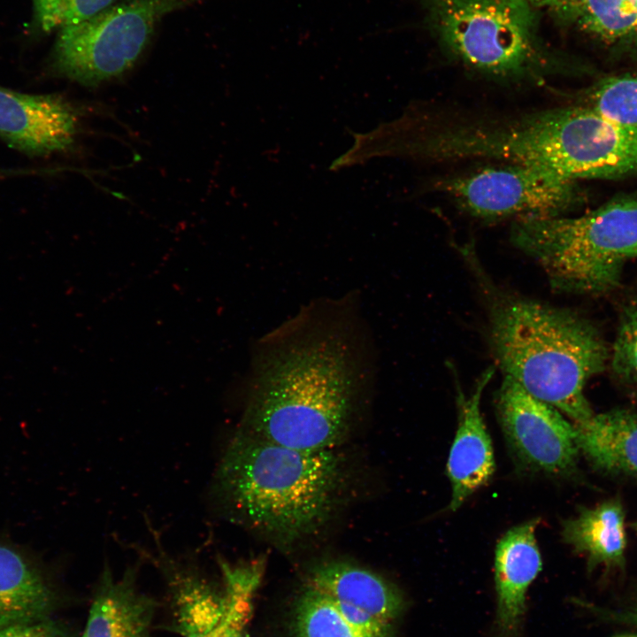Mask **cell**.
Instances as JSON below:
<instances>
[{"mask_svg":"<svg viewBox=\"0 0 637 637\" xmlns=\"http://www.w3.org/2000/svg\"><path fill=\"white\" fill-rule=\"evenodd\" d=\"M354 297L305 305L260 340L242 429L288 448L335 449L374 375Z\"/></svg>","mask_w":637,"mask_h":637,"instance_id":"cell-1","label":"cell"},{"mask_svg":"<svg viewBox=\"0 0 637 637\" xmlns=\"http://www.w3.org/2000/svg\"><path fill=\"white\" fill-rule=\"evenodd\" d=\"M343 481V460L335 449L288 448L240 428L219 460L209 495L219 513L284 547L325 526Z\"/></svg>","mask_w":637,"mask_h":637,"instance_id":"cell-2","label":"cell"},{"mask_svg":"<svg viewBox=\"0 0 637 637\" xmlns=\"http://www.w3.org/2000/svg\"><path fill=\"white\" fill-rule=\"evenodd\" d=\"M490 340L505 376L528 394L574 425L595 414L584 390L605 368L610 350L587 319L532 300L510 298L492 311Z\"/></svg>","mask_w":637,"mask_h":637,"instance_id":"cell-3","label":"cell"},{"mask_svg":"<svg viewBox=\"0 0 637 637\" xmlns=\"http://www.w3.org/2000/svg\"><path fill=\"white\" fill-rule=\"evenodd\" d=\"M510 239L552 286L580 294L614 289L637 259V197L623 196L579 216L515 221Z\"/></svg>","mask_w":637,"mask_h":637,"instance_id":"cell-4","label":"cell"},{"mask_svg":"<svg viewBox=\"0 0 637 637\" xmlns=\"http://www.w3.org/2000/svg\"><path fill=\"white\" fill-rule=\"evenodd\" d=\"M426 3L439 42L467 68L511 82H539L554 71L531 0Z\"/></svg>","mask_w":637,"mask_h":637,"instance_id":"cell-5","label":"cell"},{"mask_svg":"<svg viewBox=\"0 0 637 637\" xmlns=\"http://www.w3.org/2000/svg\"><path fill=\"white\" fill-rule=\"evenodd\" d=\"M206 0H125L58 31L54 69L94 87L131 69L161 21L169 14Z\"/></svg>","mask_w":637,"mask_h":637,"instance_id":"cell-6","label":"cell"},{"mask_svg":"<svg viewBox=\"0 0 637 637\" xmlns=\"http://www.w3.org/2000/svg\"><path fill=\"white\" fill-rule=\"evenodd\" d=\"M575 184L547 170L503 164L448 178L438 189L475 218L518 221L563 215L576 201Z\"/></svg>","mask_w":637,"mask_h":637,"instance_id":"cell-7","label":"cell"},{"mask_svg":"<svg viewBox=\"0 0 637 637\" xmlns=\"http://www.w3.org/2000/svg\"><path fill=\"white\" fill-rule=\"evenodd\" d=\"M496 410L506 441L522 466L554 477L578 475L576 429L564 414L508 376L497 392Z\"/></svg>","mask_w":637,"mask_h":637,"instance_id":"cell-8","label":"cell"},{"mask_svg":"<svg viewBox=\"0 0 637 637\" xmlns=\"http://www.w3.org/2000/svg\"><path fill=\"white\" fill-rule=\"evenodd\" d=\"M78 116L54 95H34L0 86V138L28 156L62 151L73 142Z\"/></svg>","mask_w":637,"mask_h":637,"instance_id":"cell-9","label":"cell"},{"mask_svg":"<svg viewBox=\"0 0 637 637\" xmlns=\"http://www.w3.org/2000/svg\"><path fill=\"white\" fill-rule=\"evenodd\" d=\"M493 373L492 369L487 370L468 398L458 395V424L447 463L452 491L449 509L452 511L486 486L495 472L493 444L480 408L482 392Z\"/></svg>","mask_w":637,"mask_h":637,"instance_id":"cell-10","label":"cell"},{"mask_svg":"<svg viewBox=\"0 0 637 637\" xmlns=\"http://www.w3.org/2000/svg\"><path fill=\"white\" fill-rule=\"evenodd\" d=\"M538 519L508 530L495 554V625L500 637H516L521 625L529 586L541 569L535 531Z\"/></svg>","mask_w":637,"mask_h":637,"instance_id":"cell-11","label":"cell"},{"mask_svg":"<svg viewBox=\"0 0 637 637\" xmlns=\"http://www.w3.org/2000/svg\"><path fill=\"white\" fill-rule=\"evenodd\" d=\"M305 587L388 625L404 607L403 596L395 585L370 570L347 562L330 561L316 566Z\"/></svg>","mask_w":637,"mask_h":637,"instance_id":"cell-12","label":"cell"},{"mask_svg":"<svg viewBox=\"0 0 637 637\" xmlns=\"http://www.w3.org/2000/svg\"><path fill=\"white\" fill-rule=\"evenodd\" d=\"M562 538L574 552L583 556L589 572H624L626 565L627 536L625 511L618 497L595 506H581L577 514L562 525Z\"/></svg>","mask_w":637,"mask_h":637,"instance_id":"cell-13","label":"cell"},{"mask_svg":"<svg viewBox=\"0 0 637 637\" xmlns=\"http://www.w3.org/2000/svg\"><path fill=\"white\" fill-rule=\"evenodd\" d=\"M574 426L579 454L595 471L610 477L637 480L635 410L621 407L595 413Z\"/></svg>","mask_w":637,"mask_h":637,"instance_id":"cell-14","label":"cell"},{"mask_svg":"<svg viewBox=\"0 0 637 637\" xmlns=\"http://www.w3.org/2000/svg\"><path fill=\"white\" fill-rule=\"evenodd\" d=\"M134 573L116 579L104 567L81 637H149L155 602L137 589Z\"/></svg>","mask_w":637,"mask_h":637,"instance_id":"cell-15","label":"cell"},{"mask_svg":"<svg viewBox=\"0 0 637 637\" xmlns=\"http://www.w3.org/2000/svg\"><path fill=\"white\" fill-rule=\"evenodd\" d=\"M53 600L42 574L17 551L0 545V628L45 618Z\"/></svg>","mask_w":637,"mask_h":637,"instance_id":"cell-16","label":"cell"},{"mask_svg":"<svg viewBox=\"0 0 637 637\" xmlns=\"http://www.w3.org/2000/svg\"><path fill=\"white\" fill-rule=\"evenodd\" d=\"M159 554L162 566L177 587L178 622L183 637H219L224 596L196 575L180 569L161 549Z\"/></svg>","mask_w":637,"mask_h":637,"instance_id":"cell-17","label":"cell"},{"mask_svg":"<svg viewBox=\"0 0 637 637\" xmlns=\"http://www.w3.org/2000/svg\"><path fill=\"white\" fill-rule=\"evenodd\" d=\"M563 12L603 42L637 43V0H569Z\"/></svg>","mask_w":637,"mask_h":637,"instance_id":"cell-18","label":"cell"},{"mask_svg":"<svg viewBox=\"0 0 637 637\" xmlns=\"http://www.w3.org/2000/svg\"><path fill=\"white\" fill-rule=\"evenodd\" d=\"M295 637H393L350 622L327 597L305 587L294 611Z\"/></svg>","mask_w":637,"mask_h":637,"instance_id":"cell-19","label":"cell"},{"mask_svg":"<svg viewBox=\"0 0 637 637\" xmlns=\"http://www.w3.org/2000/svg\"><path fill=\"white\" fill-rule=\"evenodd\" d=\"M225 583V611L219 637H249L253 598L262 578L258 562L231 565L219 559Z\"/></svg>","mask_w":637,"mask_h":637,"instance_id":"cell-20","label":"cell"},{"mask_svg":"<svg viewBox=\"0 0 637 637\" xmlns=\"http://www.w3.org/2000/svg\"><path fill=\"white\" fill-rule=\"evenodd\" d=\"M609 362L616 382L637 411V292L621 306Z\"/></svg>","mask_w":637,"mask_h":637,"instance_id":"cell-21","label":"cell"},{"mask_svg":"<svg viewBox=\"0 0 637 637\" xmlns=\"http://www.w3.org/2000/svg\"><path fill=\"white\" fill-rule=\"evenodd\" d=\"M592 108L627 124H637V74L607 78L590 96Z\"/></svg>","mask_w":637,"mask_h":637,"instance_id":"cell-22","label":"cell"},{"mask_svg":"<svg viewBox=\"0 0 637 637\" xmlns=\"http://www.w3.org/2000/svg\"><path fill=\"white\" fill-rule=\"evenodd\" d=\"M116 0H32L34 20L43 32L60 30L81 22Z\"/></svg>","mask_w":637,"mask_h":637,"instance_id":"cell-23","label":"cell"},{"mask_svg":"<svg viewBox=\"0 0 637 637\" xmlns=\"http://www.w3.org/2000/svg\"><path fill=\"white\" fill-rule=\"evenodd\" d=\"M0 637H74L64 625L42 618L0 628Z\"/></svg>","mask_w":637,"mask_h":637,"instance_id":"cell-24","label":"cell"},{"mask_svg":"<svg viewBox=\"0 0 637 637\" xmlns=\"http://www.w3.org/2000/svg\"><path fill=\"white\" fill-rule=\"evenodd\" d=\"M584 607L602 621L637 629V603L623 608H609L586 602Z\"/></svg>","mask_w":637,"mask_h":637,"instance_id":"cell-25","label":"cell"},{"mask_svg":"<svg viewBox=\"0 0 637 637\" xmlns=\"http://www.w3.org/2000/svg\"><path fill=\"white\" fill-rule=\"evenodd\" d=\"M531 1L535 4L548 5L554 9H556V0H531Z\"/></svg>","mask_w":637,"mask_h":637,"instance_id":"cell-26","label":"cell"},{"mask_svg":"<svg viewBox=\"0 0 637 637\" xmlns=\"http://www.w3.org/2000/svg\"><path fill=\"white\" fill-rule=\"evenodd\" d=\"M568 2H569V0H556V10L564 12Z\"/></svg>","mask_w":637,"mask_h":637,"instance_id":"cell-27","label":"cell"},{"mask_svg":"<svg viewBox=\"0 0 637 637\" xmlns=\"http://www.w3.org/2000/svg\"><path fill=\"white\" fill-rule=\"evenodd\" d=\"M615 637H637V633H625V634L617 635Z\"/></svg>","mask_w":637,"mask_h":637,"instance_id":"cell-28","label":"cell"},{"mask_svg":"<svg viewBox=\"0 0 637 637\" xmlns=\"http://www.w3.org/2000/svg\"><path fill=\"white\" fill-rule=\"evenodd\" d=\"M632 528H633V530L634 531V533H635L636 535H637V520H635V521L632 524Z\"/></svg>","mask_w":637,"mask_h":637,"instance_id":"cell-29","label":"cell"},{"mask_svg":"<svg viewBox=\"0 0 637 637\" xmlns=\"http://www.w3.org/2000/svg\"><path fill=\"white\" fill-rule=\"evenodd\" d=\"M2 176V172H0V177Z\"/></svg>","mask_w":637,"mask_h":637,"instance_id":"cell-30","label":"cell"}]
</instances>
